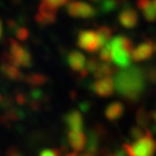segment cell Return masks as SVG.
<instances>
[{
    "mask_svg": "<svg viewBox=\"0 0 156 156\" xmlns=\"http://www.w3.org/2000/svg\"><path fill=\"white\" fill-rule=\"evenodd\" d=\"M146 75L144 68L129 66L116 73L115 89L128 103H138L146 90Z\"/></svg>",
    "mask_w": 156,
    "mask_h": 156,
    "instance_id": "cell-1",
    "label": "cell"
},
{
    "mask_svg": "<svg viewBox=\"0 0 156 156\" xmlns=\"http://www.w3.org/2000/svg\"><path fill=\"white\" fill-rule=\"evenodd\" d=\"M109 46L111 49L112 62L118 67L127 68L129 67L132 52H133V42L126 36H116L109 42Z\"/></svg>",
    "mask_w": 156,
    "mask_h": 156,
    "instance_id": "cell-2",
    "label": "cell"
},
{
    "mask_svg": "<svg viewBox=\"0 0 156 156\" xmlns=\"http://www.w3.org/2000/svg\"><path fill=\"white\" fill-rule=\"evenodd\" d=\"M129 156H154L156 153V140L149 129L141 139L129 144H123Z\"/></svg>",
    "mask_w": 156,
    "mask_h": 156,
    "instance_id": "cell-3",
    "label": "cell"
},
{
    "mask_svg": "<svg viewBox=\"0 0 156 156\" xmlns=\"http://www.w3.org/2000/svg\"><path fill=\"white\" fill-rule=\"evenodd\" d=\"M9 55L17 67L28 68L33 65V57L28 49L21 45L16 39L9 38Z\"/></svg>",
    "mask_w": 156,
    "mask_h": 156,
    "instance_id": "cell-4",
    "label": "cell"
},
{
    "mask_svg": "<svg viewBox=\"0 0 156 156\" xmlns=\"http://www.w3.org/2000/svg\"><path fill=\"white\" fill-rule=\"evenodd\" d=\"M79 48L83 49L87 52L94 53L102 49V43L96 31L93 30H81L78 34Z\"/></svg>",
    "mask_w": 156,
    "mask_h": 156,
    "instance_id": "cell-5",
    "label": "cell"
},
{
    "mask_svg": "<svg viewBox=\"0 0 156 156\" xmlns=\"http://www.w3.org/2000/svg\"><path fill=\"white\" fill-rule=\"evenodd\" d=\"M0 72L9 80L23 81V78H24L22 72L20 71V67H17L15 65L9 52H4L0 56Z\"/></svg>",
    "mask_w": 156,
    "mask_h": 156,
    "instance_id": "cell-6",
    "label": "cell"
},
{
    "mask_svg": "<svg viewBox=\"0 0 156 156\" xmlns=\"http://www.w3.org/2000/svg\"><path fill=\"white\" fill-rule=\"evenodd\" d=\"M67 13L72 17H81V19H91L97 14L96 8L84 1L73 0L66 6Z\"/></svg>",
    "mask_w": 156,
    "mask_h": 156,
    "instance_id": "cell-7",
    "label": "cell"
},
{
    "mask_svg": "<svg viewBox=\"0 0 156 156\" xmlns=\"http://www.w3.org/2000/svg\"><path fill=\"white\" fill-rule=\"evenodd\" d=\"M57 17V8H53L45 4L44 1H41L38 6V12L35 15L36 22L41 26H49L56 22Z\"/></svg>",
    "mask_w": 156,
    "mask_h": 156,
    "instance_id": "cell-8",
    "label": "cell"
},
{
    "mask_svg": "<svg viewBox=\"0 0 156 156\" xmlns=\"http://www.w3.org/2000/svg\"><path fill=\"white\" fill-rule=\"evenodd\" d=\"M154 55V43L151 41H145L140 43L132 52V60L134 62H145L151 58Z\"/></svg>",
    "mask_w": 156,
    "mask_h": 156,
    "instance_id": "cell-9",
    "label": "cell"
},
{
    "mask_svg": "<svg viewBox=\"0 0 156 156\" xmlns=\"http://www.w3.org/2000/svg\"><path fill=\"white\" fill-rule=\"evenodd\" d=\"M64 122L68 132H83V118L81 112L78 110H71L64 116Z\"/></svg>",
    "mask_w": 156,
    "mask_h": 156,
    "instance_id": "cell-10",
    "label": "cell"
},
{
    "mask_svg": "<svg viewBox=\"0 0 156 156\" xmlns=\"http://www.w3.org/2000/svg\"><path fill=\"white\" fill-rule=\"evenodd\" d=\"M138 20H139V16H138L136 11L133 9L132 7H129V6H125L118 15L119 23L126 29L134 28L138 24Z\"/></svg>",
    "mask_w": 156,
    "mask_h": 156,
    "instance_id": "cell-11",
    "label": "cell"
},
{
    "mask_svg": "<svg viewBox=\"0 0 156 156\" xmlns=\"http://www.w3.org/2000/svg\"><path fill=\"white\" fill-rule=\"evenodd\" d=\"M91 89L95 94L101 97H109L113 94V90H115L113 80L111 78L96 80L94 83L91 84Z\"/></svg>",
    "mask_w": 156,
    "mask_h": 156,
    "instance_id": "cell-12",
    "label": "cell"
},
{
    "mask_svg": "<svg viewBox=\"0 0 156 156\" xmlns=\"http://www.w3.org/2000/svg\"><path fill=\"white\" fill-rule=\"evenodd\" d=\"M86 57L79 51H71L67 55V64L74 72H83L86 68Z\"/></svg>",
    "mask_w": 156,
    "mask_h": 156,
    "instance_id": "cell-13",
    "label": "cell"
},
{
    "mask_svg": "<svg viewBox=\"0 0 156 156\" xmlns=\"http://www.w3.org/2000/svg\"><path fill=\"white\" fill-rule=\"evenodd\" d=\"M67 141L69 146L72 147V149L75 151H82L86 149L87 145V135L83 132H74L69 131L67 133Z\"/></svg>",
    "mask_w": 156,
    "mask_h": 156,
    "instance_id": "cell-14",
    "label": "cell"
},
{
    "mask_svg": "<svg viewBox=\"0 0 156 156\" xmlns=\"http://www.w3.org/2000/svg\"><path fill=\"white\" fill-rule=\"evenodd\" d=\"M136 6L142 12L146 21L154 22L156 20V6L151 0H136Z\"/></svg>",
    "mask_w": 156,
    "mask_h": 156,
    "instance_id": "cell-15",
    "label": "cell"
},
{
    "mask_svg": "<svg viewBox=\"0 0 156 156\" xmlns=\"http://www.w3.org/2000/svg\"><path fill=\"white\" fill-rule=\"evenodd\" d=\"M24 112L23 110H20L17 108H11L8 110H6V112L0 117V123L5 126H11L12 123H16L20 122L24 118Z\"/></svg>",
    "mask_w": 156,
    "mask_h": 156,
    "instance_id": "cell-16",
    "label": "cell"
},
{
    "mask_svg": "<svg viewBox=\"0 0 156 156\" xmlns=\"http://www.w3.org/2000/svg\"><path fill=\"white\" fill-rule=\"evenodd\" d=\"M124 111H125V108H124L123 103H120V102H112V103H110L105 108L104 115H105L106 119H109L110 122H116L119 118L123 117Z\"/></svg>",
    "mask_w": 156,
    "mask_h": 156,
    "instance_id": "cell-17",
    "label": "cell"
},
{
    "mask_svg": "<svg viewBox=\"0 0 156 156\" xmlns=\"http://www.w3.org/2000/svg\"><path fill=\"white\" fill-rule=\"evenodd\" d=\"M100 142H101V136L94 131V128H91L88 135H87V145H86V151L87 154L90 155H96L98 151H100Z\"/></svg>",
    "mask_w": 156,
    "mask_h": 156,
    "instance_id": "cell-18",
    "label": "cell"
},
{
    "mask_svg": "<svg viewBox=\"0 0 156 156\" xmlns=\"http://www.w3.org/2000/svg\"><path fill=\"white\" fill-rule=\"evenodd\" d=\"M23 81L26 83H28L30 87H33L34 89V88H37V87L46 84V82L49 81V79H48L46 75L42 74V73H30V74L24 75Z\"/></svg>",
    "mask_w": 156,
    "mask_h": 156,
    "instance_id": "cell-19",
    "label": "cell"
},
{
    "mask_svg": "<svg viewBox=\"0 0 156 156\" xmlns=\"http://www.w3.org/2000/svg\"><path fill=\"white\" fill-rule=\"evenodd\" d=\"M151 113L146 110L144 106H141L138 109L136 115H135V122L138 124V127L142 128V129H148L151 126Z\"/></svg>",
    "mask_w": 156,
    "mask_h": 156,
    "instance_id": "cell-20",
    "label": "cell"
},
{
    "mask_svg": "<svg viewBox=\"0 0 156 156\" xmlns=\"http://www.w3.org/2000/svg\"><path fill=\"white\" fill-rule=\"evenodd\" d=\"M115 73H116V68L112 67L111 65L104 62V64H100L93 74H94V76L97 80H100V79L111 78L112 74H115Z\"/></svg>",
    "mask_w": 156,
    "mask_h": 156,
    "instance_id": "cell-21",
    "label": "cell"
},
{
    "mask_svg": "<svg viewBox=\"0 0 156 156\" xmlns=\"http://www.w3.org/2000/svg\"><path fill=\"white\" fill-rule=\"evenodd\" d=\"M97 35L101 39V43H102V48L105 44H108L110 41H111L112 36V29L110 27H106V26H102L97 29Z\"/></svg>",
    "mask_w": 156,
    "mask_h": 156,
    "instance_id": "cell-22",
    "label": "cell"
},
{
    "mask_svg": "<svg viewBox=\"0 0 156 156\" xmlns=\"http://www.w3.org/2000/svg\"><path fill=\"white\" fill-rule=\"evenodd\" d=\"M118 7H119V4L117 2V0H103L100 6V9L103 13H111L116 11Z\"/></svg>",
    "mask_w": 156,
    "mask_h": 156,
    "instance_id": "cell-23",
    "label": "cell"
},
{
    "mask_svg": "<svg viewBox=\"0 0 156 156\" xmlns=\"http://www.w3.org/2000/svg\"><path fill=\"white\" fill-rule=\"evenodd\" d=\"M100 59H101V60H103V62H105L106 64H108V62H110L112 60L111 49H110V46H109V43H108V44H105L103 48H102V49H101Z\"/></svg>",
    "mask_w": 156,
    "mask_h": 156,
    "instance_id": "cell-24",
    "label": "cell"
},
{
    "mask_svg": "<svg viewBox=\"0 0 156 156\" xmlns=\"http://www.w3.org/2000/svg\"><path fill=\"white\" fill-rule=\"evenodd\" d=\"M144 71H145V75H146V79L151 82V83L156 84V66L154 65H151V66H148L144 68Z\"/></svg>",
    "mask_w": 156,
    "mask_h": 156,
    "instance_id": "cell-25",
    "label": "cell"
},
{
    "mask_svg": "<svg viewBox=\"0 0 156 156\" xmlns=\"http://www.w3.org/2000/svg\"><path fill=\"white\" fill-rule=\"evenodd\" d=\"M146 134V131H144L142 128L138 127V126H133L129 131V138L133 140V141H136V140L141 139L144 135Z\"/></svg>",
    "mask_w": 156,
    "mask_h": 156,
    "instance_id": "cell-26",
    "label": "cell"
},
{
    "mask_svg": "<svg viewBox=\"0 0 156 156\" xmlns=\"http://www.w3.org/2000/svg\"><path fill=\"white\" fill-rule=\"evenodd\" d=\"M14 34H15V37H16L19 41H27L29 37V30L24 27H17L15 30H14Z\"/></svg>",
    "mask_w": 156,
    "mask_h": 156,
    "instance_id": "cell-27",
    "label": "cell"
},
{
    "mask_svg": "<svg viewBox=\"0 0 156 156\" xmlns=\"http://www.w3.org/2000/svg\"><path fill=\"white\" fill-rule=\"evenodd\" d=\"M98 65H100L98 59L95 58V57H91V58H89V59L87 60V62H86V68H84V69L88 73H94L95 71H96V68L98 67Z\"/></svg>",
    "mask_w": 156,
    "mask_h": 156,
    "instance_id": "cell-28",
    "label": "cell"
},
{
    "mask_svg": "<svg viewBox=\"0 0 156 156\" xmlns=\"http://www.w3.org/2000/svg\"><path fill=\"white\" fill-rule=\"evenodd\" d=\"M44 1L45 4H48L49 6L53 7V8H58V7H62V6L68 5L71 1L73 0H42Z\"/></svg>",
    "mask_w": 156,
    "mask_h": 156,
    "instance_id": "cell-29",
    "label": "cell"
},
{
    "mask_svg": "<svg viewBox=\"0 0 156 156\" xmlns=\"http://www.w3.org/2000/svg\"><path fill=\"white\" fill-rule=\"evenodd\" d=\"M14 98H15V103L20 105H24V104H28L29 95L27 93H17Z\"/></svg>",
    "mask_w": 156,
    "mask_h": 156,
    "instance_id": "cell-30",
    "label": "cell"
},
{
    "mask_svg": "<svg viewBox=\"0 0 156 156\" xmlns=\"http://www.w3.org/2000/svg\"><path fill=\"white\" fill-rule=\"evenodd\" d=\"M62 153L59 149L53 148V149H44L39 153V156H60Z\"/></svg>",
    "mask_w": 156,
    "mask_h": 156,
    "instance_id": "cell-31",
    "label": "cell"
},
{
    "mask_svg": "<svg viewBox=\"0 0 156 156\" xmlns=\"http://www.w3.org/2000/svg\"><path fill=\"white\" fill-rule=\"evenodd\" d=\"M116 156H129V155H128L127 151L125 149V147L122 145V147H120L117 151V153H116Z\"/></svg>",
    "mask_w": 156,
    "mask_h": 156,
    "instance_id": "cell-32",
    "label": "cell"
},
{
    "mask_svg": "<svg viewBox=\"0 0 156 156\" xmlns=\"http://www.w3.org/2000/svg\"><path fill=\"white\" fill-rule=\"evenodd\" d=\"M80 109H81V111L87 112V111H88V110L90 109V103H88V102H84V103H81V104H80Z\"/></svg>",
    "mask_w": 156,
    "mask_h": 156,
    "instance_id": "cell-33",
    "label": "cell"
},
{
    "mask_svg": "<svg viewBox=\"0 0 156 156\" xmlns=\"http://www.w3.org/2000/svg\"><path fill=\"white\" fill-rule=\"evenodd\" d=\"M128 0H117V2L119 4V6H126V4H127Z\"/></svg>",
    "mask_w": 156,
    "mask_h": 156,
    "instance_id": "cell-34",
    "label": "cell"
},
{
    "mask_svg": "<svg viewBox=\"0 0 156 156\" xmlns=\"http://www.w3.org/2000/svg\"><path fill=\"white\" fill-rule=\"evenodd\" d=\"M151 117H153L154 122H155V125H156V111H154L153 113H151Z\"/></svg>",
    "mask_w": 156,
    "mask_h": 156,
    "instance_id": "cell-35",
    "label": "cell"
},
{
    "mask_svg": "<svg viewBox=\"0 0 156 156\" xmlns=\"http://www.w3.org/2000/svg\"><path fill=\"white\" fill-rule=\"evenodd\" d=\"M1 35H2V24H1V21H0V38H1Z\"/></svg>",
    "mask_w": 156,
    "mask_h": 156,
    "instance_id": "cell-36",
    "label": "cell"
},
{
    "mask_svg": "<svg viewBox=\"0 0 156 156\" xmlns=\"http://www.w3.org/2000/svg\"><path fill=\"white\" fill-rule=\"evenodd\" d=\"M65 156H78V154L76 153H69V154H67V155Z\"/></svg>",
    "mask_w": 156,
    "mask_h": 156,
    "instance_id": "cell-37",
    "label": "cell"
},
{
    "mask_svg": "<svg viewBox=\"0 0 156 156\" xmlns=\"http://www.w3.org/2000/svg\"><path fill=\"white\" fill-rule=\"evenodd\" d=\"M106 156H116V154H113V153H109Z\"/></svg>",
    "mask_w": 156,
    "mask_h": 156,
    "instance_id": "cell-38",
    "label": "cell"
},
{
    "mask_svg": "<svg viewBox=\"0 0 156 156\" xmlns=\"http://www.w3.org/2000/svg\"><path fill=\"white\" fill-rule=\"evenodd\" d=\"M80 156H94V155H90V154H87V153H86V154H83V155H80Z\"/></svg>",
    "mask_w": 156,
    "mask_h": 156,
    "instance_id": "cell-39",
    "label": "cell"
},
{
    "mask_svg": "<svg viewBox=\"0 0 156 156\" xmlns=\"http://www.w3.org/2000/svg\"><path fill=\"white\" fill-rule=\"evenodd\" d=\"M1 101H2V97H1V95H0V103H1Z\"/></svg>",
    "mask_w": 156,
    "mask_h": 156,
    "instance_id": "cell-40",
    "label": "cell"
},
{
    "mask_svg": "<svg viewBox=\"0 0 156 156\" xmlns=\"http://www.w3.org/2000/svg\"><path fill=\"white\" fill-rule=\"evenodd\" d=\"M90 1H101V0H90Z\"/></svg>",
    "mask_w": 156,
    "mask_h": 156,
    "instance_id": "cell-41",
    "label": "cell"
},
{
    "mask_svg": "<svg viewBox=\"0 0 156 156\" xmlns=\"http://www.w3.org/2000/svg\"><path fill=\"white\" fill-rule=\"evenodd\" d=\"M154 4H155V6H156V0H154Z\"/></svg>",
    "mask_w": 156,
    "mask_h": 156,
    "instance_id": "cell-42",
    "label": "cell"
}]
</instances>
